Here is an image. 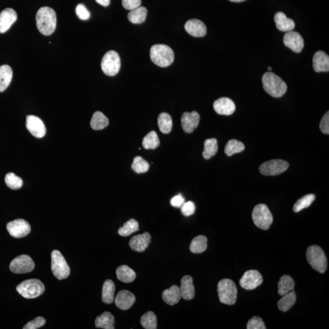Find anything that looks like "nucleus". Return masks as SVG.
Masks as SVG:
<instances>
[{
  "instance_id": "nucleus-18",
  "label": "nucleus",
  "mask_w": 329,
  "mask_h": 329,
  "mask_svg": "<svg viewBox=\"0 0 329 329\" xmlns=\"http://www.w3.org/2000/svg\"><path fill=\"white\" fill-rule=\"evenodd\" d=\"M18 19V14L12 8H6L0 12V33H4L10 30Z\"/></svg>"
},
{
  "instance_id": "nucleus-27",
  "label": "nucleus",
  "mask_w": 329,
  "mask_h": 329,
  "mask_svg": "<svg viewBox=\"0 0 329 329\" xmlns=\"http://www.w3.org/2000/svg\"><path fill=\"white\" fill-rule=\"evenodd\" d=\"M116 286L112 280H108L104 282L103 284L102 290V302L110 304L115 300Z\"/></svg>"
},
{
  "instance_id": "nucleus-25",
  "label": "nucleus",
  "mask_w": 329,
  "mask_h": 329,
  "mask_svg": "<svg viewBox=\"0 0 329 329\" xmlns=\"http://www.w3.org/2000/svg\"><path fill=\"white\" fill-rule=\"evenodd\" d=\"M181 296L180 288L178 286H172L163 292L162 299L170 306H174L180 302Z\"/></svg>"
},
{
  "instance_id": "nucleus-42",
  "label": "nucleus",
  "mask_w": 329,
  "mask_h": 329,
  "mask_svg": "<svg viewBox=\"0 0 329 329\" xmlns=\"http://www.w3.org/2000/svg\"><path fill=\"white\" fill-rule=\"evenodd\" d=\"M5 183L8 188L12 190H18L23 186V180L13 172H9L5 176Z\"/></svg>"
},
{
  "instance_id": "nucleus-5",
  "label": "nucleus",
  "mask_w": 329,
  "mask_h": 329,
  "mask_svg": "<svg viewBox=\"0 0 329 329\" xmlns=\"http://www.w3.org/2000/svg\"><path fill=\"white\" fill-rule=\"evenodd\" d=\"M20 294L26 299H34L40 296L44 292V284L37 278L22 282L16 287Z\"/></svg>"
},
{
  "instance_id": "nucleus-45",
  "label": "nucleus",
  "mask_w": 329,
  "mask_h": 329,
  "mask_svg": "<svg viewBox=\"0 0 329 329\" xmlns=\"http://www.w3.org/2000/svg\"><path fill=\"white\" fill-rule=\"evenodd\" d=\"M46 320L44 318L38 316L34 320H30L24 327V329H37L42 327L46 324Z\"/></svg>"
},
{
  "instance_id": "nucleus-10",
  "label": "nucleus",
  "mask_w": 329,
  "mask_h": 329,
  "mask_svg": "<svg viewBox=\"0 0 329 329\" xmlns=\"http://www.w3.org/2000/svg\"><path fill=\"white\" fill-rule=\"evenodd\" d=\"M34 267V262L29 256L21 255L11 262L10 268L15 274H24L32 272Z\"/></svg>"
},
{
  "instance_id": "nucleus-53",
  "label": "nucleus",
  "mask_w": 329,
  "mask_h": 329,
  "mask_svg": "<svg viewBox=\"0 0 329 329\" xmlns=\"http://www.w3.org/2000/svg\"><path fill=\"white\" fill-rule=\"evenodd\" d=\"M268 70L269 71H271L272 68H271V66H268Z\"/></svg>"
},
{
  "instance_id": "nucleus-31",
  "label": "nucleus",
  "mask_w": 329,
  "mask_h": 329,
  "mask_svg": "<svg viewBox=\"0 0 329 329\" xmlns=\"http://www.w3.org/2000/svg\"><path fill=\"white\" fill-rule=\"evenodd\" d=\"M147 13L146 8L140 6L135 10H130V12L128 14V18L131 23L140 24L146 21Z\"/></svg>"
},
{
  "instance_id": "nucleus-47",
  "label": "nucleus",
  "mask_w": 329,
  "mask_h": 329,
  "mask_svg": "<svg viewBox=\"0 0 329 329\" xmlns=\"http://www.w3.org/2000/svg\"><path fill=\"white\" fill-rule=\"evenodd\" d=\"M195 204L194 202H184V204L181 206V212H182L184 216H192L194 213Z\"/></svg>"
},
{
  "instance_id": "nucleus-7",
  "label": "nucleus",
  "mask_w": 329,
  "mask_h": 329,
  "mask_svg": "<svg viewBox=\"0 0 329 329\" xmlns=\"http://www.w3.org/2000/svg\"><path fill=\"white\" fill-rule=\"evenodd\" d=\"M252 220L256 226L263 230H268L273 222V216L267 206L264 204L256 205L253 209Z\"/></svg>"
},
{
  "instance_id": "nucleus-33",
  "label": "nucleus",
  "mask_w": 329,
  "mask_h": 329,
  "mask_svg": "<svg viewBox=\"0 0 329 329\" xmlns=\"http://www.w3.org/2000/svg\"><path fill=\"white\" fill-rule=\"evenodd\" d=\"M294 282L288 275H284L280 278L278 283V292L284 296L294 290Z\"/></svg>"
},
{
  "instance_id": "nucleus-21",
  "label": "nucleus",
  "mask_w": 329,
  "mask_h": 329,
  "mask_svg": "<svg viewBox=\"0 0 329 329\" xmlns=\"http://www.w3.org/2000/svg\"><path fill=\"white\" fill-rule=\"evenodd\" d=\"M150 238L152 236L148 232L136 236L130 239V246L134 252H144L150 244Z\"/></svg>"
},
{
  "instance_id": "nucleus-22",
  "label": "nucleus",
  "mask_w": 329,
  "mask_h": 329,
  "mask_svg": "<svg viewBox=\"0 0 329 329\" xmlns=\"http://www.w3.org/2000/svg\"><path fill=\"white\" fill-rule=\"evenodd\" d=\"M180 292L181 296L184 300H193L195 291L193 278L190 276H185L180 281Z\"/></svg>"
},
{
  "instance_id": "nucleus-6",
  "label": "nucleus",
  "mask_w": 329,
  "mask_h": 329,
  "mask_svg": "<svg viewBox=\"0 0 329 329\" xmlns=\"http://www.w3.org/2000/svg\"><path fill=\"white\" fill-rule=\"evenodd\" d=\"M218 294L222 303L230 306L235 304L238 298V289L232 280L224 278L220 280L218 284Z\"/></svg>"
},
{
  "instance_id": "nucleus-29",
  "label": "nucleus",
  "mask_w": 329,
  "mask_h": 329,
  "mask_svg": "<svg viewBox=\"0 0 329 329\" xmlns=\"http://www.w3.org/2000/svg\"><path fill=\"white\" fill-rule=\"evenodd\" d=\"M117 278L124 283H130L135 280L136 274L134 271L127 266H122L116 271Z\"/></svg>"
},
{
  "instance_id": "nucleus-37",
  "label": "nucleus",
  "mask_w": 329,
  "mask_h": 329,
  "mask_svg": "<svg viewBox=\"0 0 329 329\" xmlns=\"http://www.w3.org/2000/svg\"><path fill=\"white\" fill-rule=\"evenodd\" d=\"M142 144L144 149L155 150L160 146V140L157 133L152 131L144 136Z\"/></svg>"
},
{
  "instance_id": "nucleus-8",
  "label": "nucleus",
  "mask_w": 329,
  "mask_h": 329,
  "mask_svg": "<svg viewBox=\"0 0 329 329\" xmlns=\"http://www.w3.org/2000/svg\"><path fill=\"white\" fill-rule=\"evenodd\" d=\"M52 270L58 280H65L70 273V269L64 256L58 250L52 252Z\"/></svg>"
},
{
  "instance_id": "nucleus-51",
  "label": "nucleus",
  "mask_w": 329,
  "mask_h": 329,
  "mask_svg": "<svg viewBox=\"0 0 329 329\" xmlns=\"http://www.w3.org/2000/svg\"><path fill=\"white\" fill-rule=\"evenodd\" d=\"M98 4L104 7H107L110 4V0H96Z\"/></svg>"
},
{
  "instance_id": "nucleus-40",
  "label": "nucleus",
  "mask_w": 329,
  "mask_h": 329,
  "mask_svg": "<svg viewBox=\"0 0 329 329\" xmlns=\"http://www.w3.org/2000/svg\"><path fill=\"white\" fill-rule=\"evenodd\" d=\"M140 323L146 329L157 328V317L152 312H148L141 317Z\"/></svg>"
},
{
  "instance_id": "nucleus-14",
  "label": "nucleus",
  "mask_w": 329,
  "mask_h": 329,
  "mask_svg": "<svg viewBox=\"0 0 329 329\" xmlns=\"http://www.w3.org/2000/svg\"><path fill=\"white\" fill-rule=\"evenodd\" d=\"M27 130L35 138H42L46 134V128L40 118L34 116H26Z\"/></svg>"
},
{
  "instance_id": "nucleus-50",
  "label": "nucleus",
  "mask_w": 329,
  "mask_h": 329,
  "mask_svg": "<svg viewBox=\"0 0 329 329\" xmlns=\"http://www.w3.org/2000/svg\"><path fill=\"white\" fill-rule=\"evenodd\" d=\"M170 202L174 207L179 208H181V206L185 202V199L184 198L182 194H180L172 198Z\"/></svg>"
},
{
  "instance_id": "nucleus-4",
  "label": "nucleus",
  "mask_w": 329,
  "mask_h": 329,
  "mask_svg": "<svg viewBox=\"0 0 329 329\" xmlns=\"http://www.w3.org/2000/svg\"><path fill=\"white\" fill-rule=\"evenodd\" d=\"M306 259L314 270L324 273L328 268V260L324 250L317 245L308 248L306 252Z\"/></svg>"
},
{
  "instance_id": "nucleus-36",
  "label": "nucleus",
  "mask_w": 329,
  "mask_h": 329,
  "mask_svg": "<svg viewBox=\"0 0 329 329\" xmlns=\"http://www.w3.org/2000/svg\"><path fill=\"white\" fill-rule=\"evenodd\" d=\"M158 128L162 132L169 134L172 128V121L171 116L167 113H162L158 117Z\"/></svg>"
},
{
  "instance_id": "nucleus-41",
  "label": "nucleus",
  "mask_w": 329,
  "mask_h": 329,
  "mask_svg": "<svg viewBox=\"0 0 329 329\" xmlns=\"http://www.w3.org/2000/svg\"><path fill=\"white\" fill-rule=\"evenodd\" d=\"M316 198V196L314 194H309L305 195L304 196L301 198L300 199L298 200V202L295 203L294 207V212H299L303 210L304 208H308L310 206L312 202H313Z\"/></svg>"
},
{
  "instance_id": "nucleus-13",
  "label": "nucleus",
  "mask_w": 329,
  "mask_h": 329,
  "mask_svg": "<svg viewBox=\"0 0 329 329\" xmlns=\"http://www.w3.org/2000/svg\"><path fill=\"white\" fill-rule=\"evenodd\" d=\"M263 282V277L256 270H249L244 273L240 280V285L242 288L247 290H252L260 286Z\"/></svg>"
},
{
  "instance_id": "nucleus-11",
  "label": "nucleus",
  "mask_w": 329,
  "mask_h": 329,
  "mask_svg": "<svg viewBox=\"0 0 329 329\" xmlns=\"http://www.w3.org/2000/svg\"><path fill=\"white\" fill-rule=\"evenodd\" d=\"M289 164L281 160H274L262 164L259 171L264 176H277L283 174L288 168Z\"/></svg>"
},
{
  "instance_id": "nucleus-46",
  "label": "nucleus",
  "mask_w": 329,
  "mask_h": 329,
  "mask_svg": "<svg viewBox=\"0 0 329 329\" xmlns=\"http://www.w3.org/2000/svg\"><path fill=\"white\" fill-rule=\"evenodd\" d=\"M76 14L78 18L82 20H87L90 18V12L88 10L84 5L79 4L76 8Z\"/></svg>"
},
{
  "instance_id": "nucleus-17",
  "label": "nucleus",
  "mask_w": 329,
  "mask_h": 329,
  "mask_svg": "<svg viewBox=\"0 0 329 329\" xmlns=\"http://www.w3.org/2000/svg\"><path fill=\"white\" fill-rule=\"evenodd\" d=\"M200 120V114L196 111L183 114L181 118L182 129L186 133H192L198 126Z\"/></svg>"
},
{
  "instance_id": "nucleus-52",
  "label": "nucleus",
  "mask_w": 329,
  "mask_h": 329,
  "mask_svg": "<svg viewBox=\"0 0 329 329\" xmlns=\"http://www.w3.org/2000/svg\"><path fill=\"white\" fill-rule=\"evenodd\" d=\"M230 1L232 2H244L245 1V0H230Z\"/></svg>"
},
{
  "instance_id": "nucleus-48",
  "label": "nucleus",
  "mask_w": 329,
  "mask_h": 329,
  "mask_svg": "<svg viewBox=\"0 0 329 329\" xmlns=\"http://www.w3.org/2000/svg\"><path fill=\"white\" fill-rule=\"evenodd\" d=\"M141 0H122V6L124 9L132 10L140 6Z\"/></svg>"
},
{
  "instance_id": "nucleus-24",
  "label": "nucleus",
  "mask_w": 329,
  "mask_h": 329,
  "mask_svg": "<svg viewBox=\"0 0 329 329\" xmlns=\"http://www.w3.org/2000/svg\"><path fill=\"white\" fill-rule=\"evenodd\" d=\"M276 27L283 32H291L294 28L295 23L292 20L287 18L285 14L278 12L274 16Z\"/></svg>"
},
{
  "instance_id": "nucleus-49",
  "label": "nucleus",
  "mask_w": 329,
  "mask_h": 329,
  "mask_svg": "<svg viewBox=\"0 0 329 329\" xmlns=\"http://www.w3.org/2000/svg\"><path fill=\"white\" fill-rule=\"evenodd\" d=\"M320 128L324 134H329V112L328 111L323 116L320 120Z\"/></svg>"
},
{
  "instance_id": "nucleus-34",
  "label": "nucleus",
  "mask_w": 329,
  "mask_h": 329,
  "mask_svg": "<svg viewBox=\"0 0 329 329\" xmlns=\"http://www.w3.org/2000/svg\"><path fill=\"white\" fill-rule=\"evenodd\" d=\"M208 248V238L204 236H199L192 241L190 250L192 252L200 254L204 252Z\"/></svg>"
},
{
  "instance_id": "nucleus-30",
  "label": "nucleus",
  "mask_w": 329,
  "mask_h": 329,
  "mask_svg": "<svg viewBox=\"0 0 329 329\" xmlns=\"http://www.w3.org/2000/svg\"><path fill=\"white\" fill-rule=\"evenodd\" d=\"M278 301V309L282 312H287L294 305L296 301V295L292 290L285 295Z\"/></svg>"
},
{
  "instance_id": "nucleus-38",
  "label": "nucleus",
  "mask_w": 329,
  "mask_h": 329,
  "mask_svg": "<svg viewBox=\"0 0 329 329\" xmlns=\"http://www.w3.org/2000/svg\"><path fill=\"white\" fill-rule=\"evenodd\" d=\"M245 149L244 144L242 142L232 139L226 144L224 152L228 156H232L236 153H240Z\"/></svg>"
},
{
  "instance_id": "nucleus-44",
  "label": "nucleus",
  "mask_w": 329,
  "mask_h": 329,
  "mask_svg": "<svg viewBox=\"0 0 329 329\" xmlns=\"http://www.w3.org/2000/svg\"><path fill=\"white\" fill-rule=\"evenodd\" d=\"M248 329H266V325L261 318L258 316L252 317L249 320L247 324Z\"/></svg>"
},
{
  "instance_id": "nucleus-3",
  "label": "nucleus",
  "mask_w": 329,
  "mask_h": 329,
  "mask_svg": "<svg viewBox=\"0 0 329 329\" xmlns=\"http://www.w3.org/2000/svg\"><path fill=\"white\" fill-rule=\"evenodd\" d=\"M150 58L156 65L160 68H167L174 62V54L170 46L166 44H158L150 48Z\"/></svg>"
},
{
  "instance_id": "nucleus-15",
  "label": "nucleus",
  "mask_w": 329,
  "mask_h": 329,
  "mask_svg": "<svg viewBox=\"0 0 329 329\" xmlns=\"http://www.w3.org/2000/svg\"><path fill=\"white\" fill-rule=\"evenodd\" d=\"M284 44L292 52L299 54L302 52L304 46V42L302 36L296 32H288L284 38Z\"/></svg>"
},
{
  "instance_id": "nucleus-23",
  "label": "nucleus",
  "mask_w": 329,
  "mask_h": 329,
  "mask_svg": "<svg viewBox=\"0 0 329 329\" xmlns=\"http://www.w3.org/2000/svg\"><path fill=\"white\" fill-rule=\"evenodd\" d=\"M314 70L317 73L328 72L329 56L324 52L318 51L315 52L313 58Z\"/></svg>"
},
{
  "instance_id": "nucleus-12",
  "label": "nucleus",
  "mask_w": 329,
  "mask_h": 329,
  "mask_svg": "<svg viewBox=\"0 0 329 329\" xmlns=\"http://www.w3.org/2000/svg\"><path fill=\"white\" fill-rule=\"evenodd\" d=\"M7 230L14 238H20L27 236L30 232V226L24 219H18L8 222Z\"/></svg>"
},
{
  "instance_id": "nucleus-35",
  "label": "nucleus",
  "mask_w": 329,
  "mask_h": 329,
  "mask_svg": "<svg viewBox=\"0 0 329 329\" xmlns=\"http://www.w3.org/2000/svg\"><path fill=\"white\" fill-rule=\"evenodd\" d=\"M218 150V142L216 138L207 139L204 142V150L202 152L203 158L205 160H210L216 155Z\"/></svg>"
},
{
  "instance_id": "nucleus-20",
  "label": "nucleus",
  "mask_w": 329,
  "mask_h": 329,
  "mask_svg": "<svg viewBox=\"0 0 329 329\" xmlns=\"http://www.w3.org/2000/svg\"><path fill=\"white\" fill-rule=\"evenodd\" d=\"M186 32L194 37L202 38L206 35L207 28L202 21L198 19H192L185 24Z\"/></svg>"
},
{
  "instance_id": "nucleus-16",
  "label": "nucleus",
  "mask_w": 329,
  "mask_h": 329,
  "mask_svg": "<svg viewBox=\"0 0 329 329\" xmlns=\"http://www.w3.org/2000/svg\"><path fill=\"white\" fill-rule=\"evenodd\" d=\"M214 111L220 115L230 116L236 111V104L232 100L223 97L214 103Z\"/></svg>"
},
{
  "instance_id": "nucleus-32",
  "label": "nucleus",
  "mask_w": 329,
  "mask_h": 329,
  "mask_svg": "<svg viewBox=\"0 0 329 329\" xmlns=\"http://www.w3.org/2000/svg\"><path fill=\"white\" fill-rule=\"evenodd\" d=\"M110 122L106 116L101 112H96L92 116L90 126L94 130H102L106 128Z\"/></svg>"
},
{
  "instance_id": "nucleus-2",
  "label": "nucleus",
  "mask_w": 329,
  "mask_h": 329,
  "mask_svg": "<svg viewBox=\"0 0 329 329\" xmlns=\"http://www.w3.org/2000/svg\"><path fill=\"white\" fill-rule=\"evenodd\" d=\"M263 86L268 94L274 98H280L286 93L287 86L281 78L272 72H267L262 77Z\"/></svg>"
},
{
  "instance_id": "nucleus-1",
  "label": "nucleus",
  "mask_w": 329,
  "mask_h": 329,
  "mask_svg": "<svg viewBox=\"0 0 329 329\" xmlns=\"http://www.w3.org/2000/svg\"><path fill=\"white\" fill-rule=\"evenodd\" d=\"M36 25L42 34L50 36L54 32L57 25L56 14L52 8H40L36 14Z\"/></svg>"
},
{
  "instance_id": "nucleus-19",
  "label": "nucleus",
  "mask_w": 329,
  "mask_h": 329,
  "mask_svg": "<svg viewBox=\"0 0 329 329\" xmlns=\"http://www.w3.org/2000/svg\"><path fill=\"white\" fill-rule=\"evenodd\" d=\"M136 302L134 294L128 290H122L117 294L115 299L116 305L122 310L130 309Z\"/></svg>"
},
{
  "instance_id": "nucleus-43",
  "label": "nucleus",
  "mask_w": 329,
  "mask_h": 329,
  "mask_svg": "<svg viewBox=\"0 0 329 329\" xmlns=\"http://www.w3.org/2000/svg\"><path fill=\"white\" fill-rule=\"evenodd\" d=\"M131 167H132V169L136 174H141L148 171L150 164L147 161L144 160L143 158L140 157V156H138V157L135 158L134 160Z\"/></svg>"
},
{
  "instance_id": "nucleus-39",
  "label": "nucleus",
  "mask_w": 329,
  "mask_h": 329,
  "mask_svg": "<svg viewBox=\"0 0 329 329\" xmlns=\"http://www.w3.org/2000/svg\"><path fill=\"white\" fill-rule=\"evenodd\" d=\"M138 230V222L134 219H130L124 223V226L119 228L118 232L120 236H128Z\"/></svg>"
},
{
  "instance_id": "nucleus-26",
  "label": "nucleus",
  "mask_w": 329,
  "mask_h": 329,
  "mask_svg": "<svg viewBox=\"0 0 329 329\" xmlns=\"http://www.w3.org/2000/svg\"><path fill=\"white\" fill-rule=\"evenodd\" d=\"M94 323H96V328H115V318L113 315L108 312H105L100 316H98Z\"/></svg>"
},
{
  "instance_id": "nucleus-9",
  "label": "nucleus",
  "mask_w": 329,
  "mask_h": 329,
  "mask_svg": "<svg viewBox=\"0 0 329 329\" xmlns=\"http://www.w3.org/2000/svg\"><path fill=\"white\" fill-rule=\"evenodd\" d=\"M101 66L104 74L108 76H116L121 68V60L119 54L115 51L108 52L103 57Z\"/></svg>"
},
{
  "instance_id": "nucleus-28",
  "label": "nucleus",
  "mask_w": 329,
  "mask_h": 329,
  "mask_svg": "<svg viewBox=\"0 0 329 329\" xmlns=\"http://www.w3.org/2000/svg\"><path fill=\"white\" fill-rule=\"evenodd\" d=\"M12 70L10 66H0V92H4L9 87L12 79Z\"/></svg>"
}]
</instances>
